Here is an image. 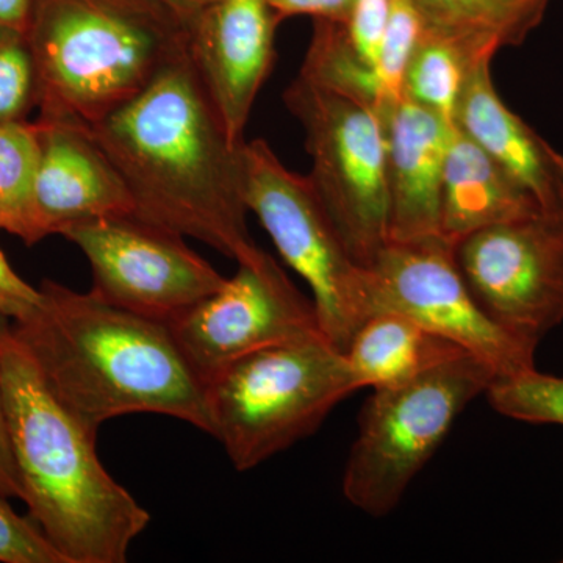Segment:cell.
<instances>
[{
    "label": "cell",
    "mask_w": 563,
    "mask_h": 563,
    "mask_svg": "<svg viewBox=\"0 0 563 563\" xmlns=\"http://www.w3.org/2000/svg\"><path fill=\"white\" fill-rule=\"evenodd\" d=\"M90 129L141 218L199 240L236 263L262 254L247 228L244 143L229 139L187 46L139 96Z\"/></svg>",
    "instance_id": "1"
},
{
    "label": "cell",
    "mask_w": 563,
    "mask_h": 563,
    "mask_svg": "<svg viewBox=\"0 0 563 563\" xmlns=\"http://www.w3.org/2000/svg\"><path fill=\"white\" fill-rule=\"evenodd\" d=\"M40 291L38 307L10 329L85 428L98 435L122 415L157 413L213 433L206 384L168 322L51 279Z\"/></svg>",
    "instance_id": "2"
},
{
    "label": "cell",
    "mask_w": 563,
    "mask_h": 563,
    "mask_svg": "<svg viewBox=\"0 0 563 563\" xmlns=\"http://www.w3.org/2000/svg\"><path fill=\"white\" fill-rule=\"evenodd\" d=\"M0 379L21 501L66 563H124L151 514L111 477L98 435L52 391L0 321Z\"/></svg>",
    "instance_id": "3"
},
{
    "label": "cell",
    "mask_w": 563,
    "mask_h": 563,
    "mask_svg": "<svg viewBox=\"0 0 563 563\" xmlns=\"http://www.w3.org/2000/svg\"><path fill=\"white\" fill-rule=\"evenodd\" d=\"M188 21L166 0H33L38 120L98 124L185 49Z\"/></svg>",
    "instance_id": "4"
},
{
    "label": "cell",
    "mask_w": 563,
    "mask_h": 563,
    "mask_svg": "<svg viewBox=\"0 0 563 563\" xmlns=\"http://www.w3.org/2000/svg\"><path fill=\"white\" fill-rule=\"evenodd\" d=\"M206 390L211 435L236 472H250L312 435L358 387L346 355L320 333L243 355Z\"/></svg>",
    "instance_id": "5"
},
{
    "label": "cell",
    "mask_w": 563,
    "mask_h": 563,
    "mask_svg": "<svg viewBox=\"0 0 563 563\" xmlns=\"http://www.w3.org/2000/svg\"><path fill=\"white\" fill-rule=\"evenodd\" d=\"M496 377L490 365L463 354L410 383L374 390L344 466V498L372 517L393 512L459 415Z\"/></svg>",
    "instance_id": "6"
},
{
    "label": "cell",
    "mask_w": 563,
    "mask_h": 563,
    "mask_svg": "<svg viewBox=\"0 0 563 563\" xmlns=\"http://www.w3.org/2000/svg\"><path fill=\"white\" fill-rule=\"evenodd\" d=\"M242 191L247 211L309 285L322 332L346 354L373 314L368 274L352 261L309 176L290 172L265 140L244 141Z\"/></svg>",
    "instance_id": "7"
},
{
    "label": "cell",
    "mask_w": 563,
    "mask_h": 563,
    "mask_svg": "<svg viewBox=\"0 0 563 563\" xmlns=\"http://www.w3.org/2000/svg\"><path fill=\"white\" fill-rule=\"evenodd\" d=\"M285 106L302 125L318 198L362 268L388 243V187L379 111L298 77Z\"/></svg>",
    "instance_id": "8"
},
{
    "label": "cell",
    "mask_w": 563,
    "mask_h": 563,
    "mask_svg": "<svg viewBox=\"0 0 563 563\" xmlns=\"http://www.w3.org/2000/svg\"><path fill=\"white\" fill-rule=\"evenodd\" d=\"M474 299L499 328L539 346L563 322V214L499 222L455 242Z\"/></svg>",
    "instance_id": "9"
},
{
    "label": "cell",
    "mask_w": 563,
    "mask_h": 563,
    "mask_svg": "<svg viewBox=\"0 0 563 563\" xmlns=\"http://www.w3.org/2000/svg\"><path fill=\"white\" fill-rule=\"evenodd\" d=\"M62 236L90 262L91 291L154 320H174L225 280L184 235L135 211L79 222Z\"/></svg>",
    "instance_id": "10"
},
{
    "label": "cell",
    "mask_w": 563,
    "mask_h": 563,
    "mask_svg": "<svg viewBox=\"0 0 563 563\" xmlns=\"http://www.w3.org/2000/svg\"><path fill=\"white\" fill-rule=\"evenodd\" d=\"M368 274L373 314L401 313L463 347L496 376L536 368V346L515 339L484 312L443 239L388 242Z\"/></svg>",
    "instance_id": "11"
},
{
    "label": "cell",
    "mask_w": 563,
    "mask_h": 563,
    "mask_svg": "<svg viewBox=\"0 0 563 563\" xmlns=\"http://www.w3.org/2000/svg\"><path fill=\"white\" fill-rule=\"evenodd\" d=\"M174 339L203 384L229 363L288 340L324 335L312 299L263 251L239 263L232 277L168 322Z\"/></svg>",
    "instance_id": "12"
},
{
    "label": "cell",
    "mask_w": 563,
    "mask_h": 563,
    "mask_svg": "<svg viewBox=\"0 0 563 563\" xmlns=\"http://www.w3.org/2000/svg\"><path fill=\"white\" fill-rule=\"evenodd\" d=\"M279 22L266 0H211L188 21V58L232 143H244Z\"/></svg>",
    "instance_id": "13"
},
{
    "label": "cell",
    "mask_w": 563,
    "mask_h": 563,
    "mask_svg": "<svg viewBox=\"0 0 563 563\" xmlns=\"http://www.w3.org/2000/svg\"><path fill=\"white\" fill-rule=\"evenodd\" d=\"M40 158L33 209L41 240L79 222L135 210L128 185L90 128L36 120Z\"/></svg>",
    "instance_id": "14"
},
{
    "label": "cell",
    "mask_w": 563,
    "mask_h": 563,
    "mask_svg": "<svg viewBox=\"0 0 563 563\" xmlns=\"http://www.w3.org/2000/svg\"><path fill=\"white\" fill-rule=\"evenodd\" d=\"M388 187V242L442 239L444 161L450 124L410 99L380 113Z\"/></svg>",
    "instance_id": "15"
},
{
    "label": "cell",
    "mask_w": 563,
    "mask_h": 563,
    "mask_svg": "<svg viewBox=\"0 0 563 563\" xmlns=\"http://www.w3.org/2000/svg\"><path fill=\"white\" fill-rule=\"evenodd\" d=\"M492 60L470 68L454 124L501 166L544 213L563 214V157L499 98Z\"/></svg>",
    "instance_id": "16"
},
{
    "label": "cell",
    "mask_w": 563,
    "mask_h": 563,
    "mask_svg": "<svg viewBox=\"0 0 563 563\" xmlns=\"http://www.w3.org/2000/svg\"><path fill=\"white\" fill-rule=\"evenodd\" d=\"M544 213L501 166L454 124L444 161L440 235L453 246L468 233Z\"/></svg>",
    "instance_id": "17"
},
{
    "label": "cell",
    "mask_w": 563,
    "mask_h": 563,
    "mask_svg": "<svg viewBox=\"0 0 563 563\" xmlns=\"http://www.w3.org/2000/svg\"><path fill=\"white\" fill-rule=\"evenodd\" d=\"M468 354L401 313L379 312L352 336L346 358L358 390L398 387Z\"/></svg>",
    "instance_id": "18"
},
{
    "label": "cell",
    "mask_w": 563,
    "mask_h": 563,
    "mask_svg": "<svg viewBox=\"0 0 563 563\" xmlns=\"http://www.w3.org/2000/svg\"><path fill=\"white\" fill-rule=\"evenodd\" d=\"M551 0H412L421 31L450 41L472 63L518 46L542 22Z\"/></svg>",
    "instance_id": "19"
},
{
    "label": "cell",
    "mask_w": 563,
    "mask_h": 563,
    "mask_svg": "<svg viewBox=\"0 0 563 563\" xmlns=\"http://www.w3.org/2000/svg\"><path fill=\"white\" fill-rule=\"evenodd\" d=\"M299 77L383 113L384 96L377 70L354 49L343 22L314 20L312 41Z\"/></svg>",
    "instance_id": "20"
},
{
    "label": "cell",
    "mask_w": 563,
    "mask_h": 563,
    "mask_svg": "<svg viewBox=\"0 0 563 563\" xmlns=\"http://www.w3.org/2000/svg\"><path fill=\"white\" fill-rule=\"evenodd\" d=\"M40 158L36 122L0 124V231L27 246L41 242L33 209V188Z\"/></svg>",
    "instance_id": "21"
},
{
    "label": "cell",
    "mask_w": 563,
    "mask_h": 563,
    "mask_svg": "<svg viewBox=\"0 0 563 563\" xmlns=\"http://www.w3.org/2000/svg\"><path fill=\"white\" fill-rule=\"evenodd\" d=\"M472 66L450 41L421 32L404 74L402 96L454 124L463 84Z\"/></svg>",
    "instance_id": "22"
},
{
    "label": "cell",
    "mask_w": 563,
    "mask_h": 563,
    "mask_svg": "<svg viewBox=\"0 0 563 563\" xmlns=\"http://www.w3.org/2000/svg\"><path fill=\"white\" fill-rule=\"evenodd\" d=\"M485 396L503 417L531 424L563 426V377L526 369L496 377Z\"/></svg>",
    "instance_id": "23"
},
{
    "label": "cell",
    "mask_w": 563,
    "mask_h": 563,
    "mask_svg": "<svg viewBox=\"0 0 563 563\" xmlns=\"http://www.w3.org/2000/svg\"><path fill=\"white\" fill-rule=\"evenodd\" d=\"M38 103V79L27 35L0 31V124L24 121Z\"/></svg>",
    "instance_id": "24"
},
{
    "label": "cell",
    "mask_w": 563,
    "mask_h": 563,
    "mask_svg": "<svg viewBox=\"0 0 563 563\" xmlns=\"http://www.w3.org/2000/svg\"><path fill=\"white\" fill-rule=\"evenodd\" d=\"M421 21L412 0H391L387 29L377 62V77L383 88L384 109L402 98L407 65L421 36Z\"/></svg>",
    "instance_id": "25"
},
{
    "label": "cell",
    "mask_w": 563,
    "mask_h": 563,
    "mask_svg": "<svg viewBox=\"0 0 563 563\" xmlns=\"http://www.w3.org/2000/svg\"><path fill=\"white\" fill-rule=\"evenodd\" d=\"M0 562L66 563L65 558L46 539L31 517L11 509L9 499L0 496Z\"/></svg>",
    "instance_id": "26"
},
{
    "label": "cell",
    "mask_w": 563,
    "mask_h": 563,
    "mask_svg": "<svg viewBox=\"0 0 563 563\" xmlns=\"http://www.w3.org/2000/svg\"><path fill=\"white\" fill-rule=\"evenodd\" d=\"M390 5L391 0H354L344 22L352 46L376 70Z\"/></svg>",
    "instance_id": "27"
},
{
    "label": "cell",
    "mask_w": 563,
    "mask_h": 563,
    "mask_svg": "<svg viewBox=\"0 0 563 563\" xmlns=\"http://www.w3.org/2000/svg\"><path fill=\"white\" fill-rule=\"evenodd\" d=\"M40 301V288L21 279L0 250V320H21L35 310Z\"/></svg>",
    "instance_id": "28"
},
{
    "label": "cell",
    "mask_w": 563,
    "mask_h": 563,
    "mask_svg": "<svg viewBox=\"0 0 563 563\" xmlns=\"http://www.w3.org/2000/svg\"><path fill=\"white\" fill-rule=\"evenodd\" d=\"M280 21L290 16L346 22L354 0H266Z\"/></svg>",
    "instance_id": "29"
},
{
    "label": "cell",
    "mask_w": 563,
    "mask_h": 563,
    "mask_svg": "<svg viewBox=\"0 0 563 563\" xmlns=\"http://www.w3.org/2000/svg\"><path fill=\"white\" fill-rule=\"evenodd\" d=\"M0 496L5 499H21V484L14 465L13 453L7 428L5 406H3L2 379H0Z\"/></svg>",
    "instance_id": "30"
},
{
    "label": "cell",
    "mask_w": 563,
    "mask_h": 563,
    "mask_svg": "<svg viewBox=\"0 0 563 563\" xmlns=\"http://www.w3.org/2000/svg\"><path fill=\"white\" fill-rule=\"evenodd\" d=\"M33 0H0V31H16L27 35Z\"/></svg>",
    "instance_id": "31"
},
{
    "label": "cell",
    "mask_w": 563,
    "mask_h": 563,
    "mask_svg": "<svg viewBox=\"0 0 563 563\" xmlns=\"http://www.w3.org/2000/svg\"><path fill=\"white\" fill-rule=\"evenodd\" d=\"M166 2L176 7V9L179 10L181 14H185V16L191 18L196 11L201 10L202 7L207 5L211 0H166Z\"/></svg>",
    "instance_id": "32"
}]
</instances>
